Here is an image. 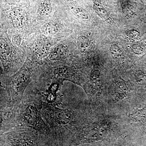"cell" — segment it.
<instances>
[{
	"label": "cell",
	"mask_w": 146,
	"mask_h": 146,
	"mask_svg": "<svg viewBox=\"0 0 146 146\" xmlns=\"http://www.w3.org/2000/svg\"><path fill=\"white\" fill-rule=\"evenodd\" d=\"M60 29V26L57 23L48 22L43 26L41 31L43 34L46 35H50L57 33Z\"/></svg>",
	"instance_id": "10"
},
{
	"label": "cell",
	"mask_w": 146,
	"mask_h": 146,
	"mask_svg": "<svg viewBox=\"0 0 146 146\" xmlns=\"http://www.w3.org/2000/svg\"><path fill=\"white\" fill-rule=\"evenodd\" d=\"M135 82L138 85L146 89V70L140 69L136 71L134 74Z\"/></svg>",
	"instance_id": "11"
},
{
	"label": "cell",
	"mask_w": 146,
	"mask_h": 146,
	"mask_svg": "<svg viewBox=\"0 0 146 146\" xmlns=\"http://www.w3.org/2000/svg\"><path fill=\"white\" fill-rule=\"evenodd\" d=\"M90 80L95 87L99 88L100 83V72L98 70H94L91 71L90 74Z\"/></svg>",
	"instance_id": "16"
},
{
	"label": "cell",
	"mask_w": 146,
	"mask_h": 146,
	"mask_svg": "<svg viewBox=\"0 0 146 146\" xmlns=\"http://www.w3.org/2000/svg\"><path fill=\"white\" fill-rule=\"evenodd\" d=\"M93 9L96 13L106 23L112 25L113 21L105 8L99 0H93Z\"/></svg>",
	"instance_id": "9"
},
{
	"label": "cell",
	"mask_w": 146,
	"mask_h": 146,
	"mask_svg": "<svg viewBox=\"0 0 146 146\" xmlns=\"http://www.w3.org/2000/svg\"><path fill=\"white\" fill-rule=\"evenodd\" d=\"M56 106L43 102L42 112L52 130L60 132L72 122L74 112L68 109H60Z\"/></svg>",
	"instance_id": "2"
},
{
	"label": "cell",
	"mask_w": 146,
	"mask_h": 146,
	"mask_svg": "<svg viewBox=\"0 0 146 146\" xmlns=\"http://www.w3.org/2000/svg\"><path fill=\"white\" fill-rule=\"evenodd\" d=\"M122 9L126 18H131L136 16L134 7L130 3L124 2L122 3Z\"/></svg>",
	"instance_id": "14"
},
{
	"label": "cell",
	"mask_w": 146,
	"mask_h": 146,
	"mask_svg": "<svg viewBox=\"0 0 146 146\" xmlns=\"http://www.w3.org/2000/svg\"><path fill=\"white\" fill-rule=\"evenodd\" d=\"M131 50L134 54L141 55L146 52V44L143 43L132 45L131 46Z\"/></svg>",
	"instance_id": "18"
},
{
	"label": "cell",
	"mask_w": 146,
	"mask_h": 146,
	"mask_svg": "<svg viewBox=\"0 0 146 146\" xmlns=\"http://www.w3.org/2000/svg\"><path fill=\"white\" fill-rule=\"evenodd\" d=\"M126 35L129 39L131 40H138L141 37L140 31L134 29L127 31L126 32Z\"/></svg>",
	"instance_id": "19"
},
{
	"label": "cell",
	"mask_w": 146,
	"mask_h": 146,
	"mask_svg": "<svg viewBox=\"0 0 146 146\" xmlns=\"http://www.w3.org/2000/svg\"><path fill=\"white\" fill-rule=\"evenodd\" d=\"M0 51L1 56L3 58L6 57L8 56L10 52V48L8 43L4 39H1V44H0Z\"/></svg>",
	"instance_id": "17"
},
{
	"label": "cell",
	"mask_w": 146,
	"mask_h": 146,
	"mask_svg": "<svg viewBox=\"0 0 146 146\" xmlns=\"http://www.w3.org/2000/svg\"><path fill=\"white\" fill-rule=\"evenodd\" d=\"M9 14L16 26L19 28L23 27L26 18L25 11L23 9L19 6L14 7L11 8Z\"/></svg>",
	"instance_id": "6"
},
{
	"label": "cell",
	"mask_w": 146,
	"mask_h": 146,
	"mask_svg": "<svg viewBox=\"0 0 146 146\" xmlns=\"http://www.w3.org/2000/svg\"><path fill=\"white\" fill-rule=\"evenodd\" d=\"M43 107L41 98L35 94L23 98L21 102L13 108L10 117L7 119L4 127L25 126L41 133L49 132V128L43 121L41 110Z\"/></svg>",
	"instance_id": "1"
},
{
	"label": "cell",
	"mask_w": 146,
	"mask_h": 146,
	"mask_svg": "<svg viewBox=\"0 0 146 146\" xmlns=\"http://www.w3.org/2000/svg\"><path fill=\"white\" fill-rule=\"evenodd\" d=\"M67 46L65 45L60 44L55 48L54 50L50 54L48 57L51 60H54L60 59L66 52Z\"/></svg>",
	"instance_id": "12"
},
{
	"label": "cell",
	"mask_w": 146,
	"mask_h": 146,
	"mask_svg": "<svg viewBox=\"0 0 146 146\" xmlns=\"http://www.w3.org/2000/svg\"><path fill=\"white\" fill-rule=\"evenodd\" d=\"M77 44L80 51L82 53L87 52L89 50L91 44L89 39L84 36H79Z\"/></svg>",
	"instance_id": "13"
},
{
	"label": "cell",
	"mask_w": 146,
	"mask_h": 146,
	"mask_svg": "<svg viewBox=\"0 0 146 146\" xmlns=\"http://www.w3.org/2000/svg\"><path fill=\"white\" fill-rule=\"evenodd\" d=\"M115 98L116 101L125 99L129 96V91L128 87L123 81H118L114 87Z\"/></svg>",
	"instance_id": "8"
},
{
	"label": "cell",
	"mask_w": 146,
	"mask_h": 146,
	"mask_svg": "<svg viewBox=\"0 0 146 146\" xmlns=\"http://www.w3.org/2000/svg\"><path fill=\"white\" fill-rule=\"evenodd\" d=\"M71 12L79 19L84 21H89L90 15L82 6L72 0H63Z\"/></svg>",
	"instance_id": "4"
},
{
	"label": "cell",
	"mask_w": 146,
	"mask_h": 146,
	"mask_svg": "<svg viewBox=\"0 0 146 146\" xmlns=\"http://www.w3.org/2000/svg\"><path fill=\"white\" fill-rule=\"evenodd\" d=\"M15 1H16V0H15Z\"/></svg>",
	"instance_id": "21"
},
{
	"label": "cell",
	"mask_w": 146,
	"mask_h": 146,
	"mask_svg": "<svg viewBox=\"0 0 146 146\" xmlns=\"http://www.w3.org/2000/svg\"><path fill=\"white\" fill-rule=\"evenodd\" d=\"M19 130L11 132L5 136L7 146H35L36 138L31 131Z\"/></svg>",
	"instance_id": "3"
},
{
	"label": "cell",
	"mask_w": 146,
	"mask_h": 146,
	"mask_svg": "<svg viewBox=\"0 0 146 146\" xmlns=\"http://www.w3.org/2000/svg\"><path fill=\"white\" fill-rule=\"evenodd\" d=\"M53 9L52 0H39L36 5V11L39 16L47 17L50 16Z\"/></svg>",
	"instance_id": "7"
},
{
	"label": "cell",
	"mask_w": 146,
	"mask_h": 146,
	"mask_svg": "<svg viewBox=\"0 0 146 146\" xmlns=\"http://www.w3.org/2000/svg\"><path fill=\"white\" fill-rule=\"evenodd\" d=\"M145 1H146V0H145Z\"/></svg>",
	"instance_id": "20"
},
{
	"label": "cell",
	"mask_w": 146,
	"mask_h": 146,
	"mask_svg": "<svg viewBox=\"0 0 146 146\" xmlns=\"http://www.w3.org/2000/svg\"><path fill=\"white\" fill-rule=\"evenodd\" d=\"M132 124L140 126L146 125V105L141 108L133 110L129 115Z\"/></svg>",
	"instance_id": "5"
},
{
	"label": "cell",
	"mask_w": 146,
	"mask_h": 146,
	"mask_svg": "<svg viewBox=\"0 0 146 146\" xmlns=\"http://www.w3.org/2000/svg\"><path fill=\"white\" fill-rule=\"evenodd\" d=\"M109 51L111 56L115 60L122 61L124 58L122 52L117 45H112L110 48Z\"/></svg>",
	"instance_id": "15"
}]
</instances>
